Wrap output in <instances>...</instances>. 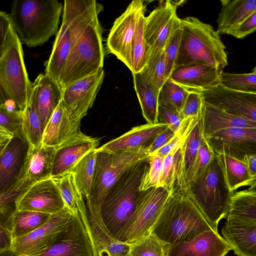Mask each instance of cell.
Instances as JSON below:
<instances>
[{
	"label": "cell",
	"instance_id": "d6986e66",
	"mask_svg": "<svg viewBox=\"0 0 256 256\" xmlns=\"http://www.w3.org/2000/svg\"><path fill=\"white\" fill-rule=\"evenodd\" d=\"M202 94L204 102L256 122V94L235 91L220 84Z\"/></svg>",
	"mask_w": 256,
	"mask_h": 256
},
{
	"label": "cell",
	"instance_id": "f546056e",
	"mask_svg": "<svg viewBox=\"0 0 256 256\" xmlns=\"http://www.w3.org/2000/svg\"><path fill=\"white\" fill-rule=\"evenodd\" d=\"M79 214L92 238L96 256H122L129 253L130 244L110 238L101 226L89 218L86 204L80 208Z\"/></svg>",
	"mask_w": 256,
	"mask_h": 256
},
{
	"label": "cell",
	"instance_id": "4316f807",
	"mask_svg": "<svg viewBox=\"0 0 256 256\" xmlns=\"http://www.w3.org/2000/svg\"><path fill=\"white\" fill-rule=\"evenodd\" d=\"M201 120L204 138L228 128H256L254 122L204 102Z\"/></svg>",
	"mask_w": 256,
	"mask_h": 256
},
{
	"label": "cell",
	"instance_id": "60d3db41",
	"mask_svg": "<svg viewBox=\"0 0 256 256\" xmlns=\"http://www.w3.org/2000/svg\"><path fill=\"white\" fill-rule=\"evenodd\" d=\"M53 179L59 188L65 206L73 214L78 213L79 208L85 200L75 186L72 172Z\"/></svg>",
	"mask_w": 256,
	"mask_h": 256
},
{
	"label": "cell",
	"instance_id": "30bf717a",
	"mask_svg": "<svg viewBox=\"0 0 256 256\" xmlns=\"http://www.w3.org/2000/svg\"><path fill=\"white\" fill-rule=\"evenodd\" d=\"M170 194L169 191L162 186L140 191L136 210L125 234L124 243L132 244L151 232Z\"/></svg>",
	"mask_w": 256,
	"mask_h": 256
},
{
	"label": "cell",
	"instance_id": "5b68a950",
	"mask_svg": "<svg viewBox=\"0 0 256 256\" xmlns=\"http://www.w3.org/2000/svg\"><path fill=\"white\" fill-rule=\"evenodd\" d=\"M180 22L182 39L174 69L204 64L223 72L228 65V56L218 32L210 24L193 16L180 18Z\"/></svg>",
	"mask_w": 256,
	"mask_h": 256
},
{
	"label": "cell",
	"instance_id": "44dd1931",
	"mask_svg": "<svg viewBox=\"0 0 256 256\" xmlns=\"http://www.w3.org/2000/svg\"><path fill=\"white\" fill-rule=\"evenodd\" d=\"M231 250L226 240L211 230L170 246L168 256H224Z\"/></svg>",
	"mask_w": 256,
	"mask_h": 256
},
{
	"label": "cell",
	"instance_id": "5bb4252c",
	"mask_svg": "<svg viewBox=\"0 0 256 256\" xmlns=\"http://www.w3.org/2000/svg\"><path fill=\"white\" fill-rule=\"evenodd\" d=\"M55 153V148L28 145L18 174L10 188L20 194L36 183L52 178Z\"/></svg>",
	"mask_w": 256,
	"mask_h": 256
},
{
	"label": "cell",
	"instance_id": "4fadbf2b",
	"mask_svg": "<svg viewBox=\"0 0 256 256\" xmlns=\"http://www.w3.org/2000/svg\"><path fill=\"white\" fill-rule=\"evenodd\" d=\"M104 72H98L78 80L62 89V102L74 124L80 127L82 119L92 106L102 84Z\"/></svg>",
	"mask_w": 256,
	"mask_h": 256
},
{
	"label": "cell",
	"instance_id": "6da1fadb",
	"mask_svg": "<svg viewBox=\"0 0 256 256\" xmlns=\"http://www.w3.org/2000/svg\"><path fill=\"white\" fill-rule=\"evenodd\" d=\"M149 168L150 156L136 163L120 177L96 212H88L89 218L116 241L124 243L125 234L136 206L140 187Z\"/></svg>",
	"mask_w": 256,
	"mask_h": 256
},
{
	"label": "cell",
	"instance_id": "603a6c76",
	"mask_svg": "<svg viewBox=\"0 0 256 256\" xmlns=\"http://www.w3.org/2000/svg\"><path fill=\"white\" fill-rule=\"evenodd\" d=\"M222 72L208 65H192L174 69L168 78L188 92H202L220 84Z\"/></svg>",
	"mask_w": 256,
	"mask_h": 256
},
{
	"label": "cell",
	"instance_id": "d4e9b609",
	"mask_svg": "<svg viewBox=\"0 0 256 256\" xmlns=\"http://www.w3.org/2000/svg\"><path fill=\"white\" fill-rule=\"evenodd\" d=\"M222 233L236 254L256 256V223L226 218Z\"/></svg>",
	"mask_w": 256,
	"mask_h": 256
},
{
	"label": "cell",
	"instance_id": "7402d4cb",
	"mask_svg": "<svg viewBox=\"0 0 256 256\" xmlns=\"http://www.w3.org/2000/svg\"><path fill=\"white\" fill-rule=\"evenodd\" d=\"M62 99V88L59 84L45 73L40 74L32 83L29 102L34 108L44 128Z\"/></svg>",
	"mask_w": 256,
	"mask_h": 256
},
{
	"label": "cell",
	"instance_id": "6f0895ef",
	"mask_svg": "<svg viewBox=\"0 0 256 256\" xmlns=\"http://www.w3.org/2000/svg\"><path fill=\"white\" fill-rule=\"evenodd\" d=\"M243 162L246 164L252 178L256 177V155L246 156Z\"/></svg>",
	"mask_w": 256,
	"mask_h": 256
},
{
	"label": "cell",
	"instance_id": "e575fe53",
	"mask_svg": "<svg viewBox=\"0 0 256 256\" xmlns=\"http://www.w3.org/2000/svg\"><path fill=\"white\" fill-rule=\"evenodd\" d=\"M96 149L83 156L70 172L75 186L84 200H87L90 192L97 153Z\"/></svg>",
	"mask_w": 256,
	"mask_h": 256
},
{
	"label": "cell",
	"instance_id": "3957f363",
	"mask_svg": "<svg viewBox=\"0 0 256 256\" xmlns=\"http://www.w3.org/2000/svg\"><path fill=\"white\" fill-rule=\"evenodd\" d=\"M211 230L213 229L184 188H178L170 193L151 232L172 246Z\"/></svg>",
	"mask_w": 256,
	"mask_h": 256
},
{
	"label": "cell",
	"instance_id": "7bdbcfd3",
	"mask_svg": "<svg viewBox=\"0 0 256 256\" xmlns=\"http://www.w3.org/2000/svg\"><path fill=\"white\" fill-rule=\"evenodd\" d=\"M170 247L150 232L130 244L129 254L132 256H168Z\"/></svg>",
	"mask_w": 256,
	"mask_h": 256
},
{
	"label": "cell",
	"instance_id": "6125c7cd",
	"mask_svg": "<svg viewBox=\"0 0 256 256\" xmlns=\"http://www.w3.org/2000/svg\"><path fill=\"white\" fill-rule=\"evenodd\" d=\"M132 256L131 254H130L129 253L126 254H125V255H124V256Z\"/></svg>",
	"mask_w": 256,
	"mask_h": 256
},
{
	"label": "cell",
	"instance_id": "8992f818",
	"mask_svg": "<svg viewBox=\"0 0 256 256\" xmlns=\"http://www.w3.org/2000/svg\"><path fill=\"white\" fill-rule=\"evenodd\" d=\"M184 189L212 228L218 232V224L227 216L234 192L228 186L216 154L203 172Z\"/></svg>",
	"mask_w": 256,
	"mask_h": 256
},
{
	"label": "cell",
	"instance_id": "74e56055",
	"mask_svg": "<svg viewBox=\"0 0 256 256\" xmlns=\"http://www.w3.org/2000/svg\"><path fill=\"white\" fill-rule=\"evenodd\" d=\"M189 92L168 78L158 94L159 106L180 114Z\"/></svg>",
	"mask_w": 256,
	"mask_h": 256
},
{
	"label": "cell",
	"instance_id": "9f6ffc18",
	"mask_svg": "<svg viewBox=\"0 0 256 256\" xmlns=\"http://www.w3.org/2000/svg\"><path fill=\"white\" fill-rule=\"evenodd\" d=\"M14 137V134L0 126V150L2 151Z\"/></svg>",
	"mask_w": 256,
	"mask_h": 256
},
{
	"label": "cell",
	"instance_id": "ab89813d",
	"mask_svg": "<svg viewBox=\"0 0 256 256\" xmlns=\"http://www.w3.org/2000/svg\"><path fill=\"white\" fill-rule=\"evenodd\" d=\"M140 74L159 94L161 88L168 80L166 74L164 50L159 54L150 56Z\"/></svg>",
	"mask_w": 256,
	"mask_h": 256
},
{
	"label": "cell",
	"instance_id": "836d02e7",
	"mask_svg": "<svg viewBox=\"0 0 256 256\" xmlns=\"http://www.w3.org/2000/svg\"><path fill=\"white\" fill-rule=\"evenodd\" d=\"M134 84L142 114L148 123L157 124L158 121V94L140 75L132 74Z\"/></svg>",
	"mask_w": 256,
	"mask_h": 256
},
{
	"label": "cell",
	"instance_id": "7dc6e473",
	"mask_svg": "<svg viewBox=\"0 0 256 256\" xmlns=\"http://www.w3.org/2000/svg\"><path fill=\"white\" fill-rule=\"evenodd\" d=\"M164 160V157L158 154L150 156V168L142 181L140 191L160 186Z\"/></svg>",
	"mask_w": 256,
	"mask_h": 256
},
{
	"label": "cell",
	"instance_id": "9c48e42d",
	"mask_svg": "<svg viewBox=\"0 0 256 256\" xmlns=\"http://www.w3.org/2000/svg\"><path fill=\"white\" fill-rule=\"evenodd\" d=\"M102 34V28L96 16L76 42L63 76L62 89L103 69L104 50Z\"/></svg>",
	"mask_w": 256,
	"mask_h": 256
},
{
	"label": "cell",
	"instance_id": "f6af8a7d",
	"mask_svg": "<svg viewBox=\"0 0 256 256\" xmlns=\"http://www.w3.org/2000/svg\"><path fill=\"white\" fill-rule=\"evenodd\" d=\"M182 35L180 18L177 16L174 20L170 34L164 49L166 74L168 79L174 69L175 62L180 45Z\"/></svg>",
	"mask_w": 256,
	"mask_h": 256
},
{
	"label": "cell",
	"instance_id": "8d00e7d4",
	"mask_svg": "<svg viewBox=\"0 0 256 256\" xmlns=\"http://www.w3.org/2000/svg\"><path fill=\"white\" fill-rule=\"evenodd\" d=\"M145 12L140 15L132 44V74L140 73L148 62L150 49L144 38Z\"/></svg>",
	"mask_w": 256,
	"mask_h": 256
},
{
	"label": "cell",
	"instance_id": "c3c4849f",
	"mask_svg": "<svg viewBox=\"0 0 256 256\" xmlns=\"http://www.w3.org/2000/svg\"><path fill=\"white\" fill-rule=\"evenodd\" d=\"M214 155L215 154L202 136L198 155L191 171L187 184L197 178L203 172Z\"/></svg>",
	"mask_w": 256,
	"mask_h": 256
},
{
	"label": "cell",
	"instance_id": "b9f144b4",
	"mask_svg": "<svg viewBox=\"0 0 256 256\" xmlns=\"http://www.w3.org/2000/svg\"><path fill=\"white\" fill-rule=\"evenodd\" d=\"M22 127L28 145L42 144L44 128L34 108L30 102L23 112Z\"/></svg>",
	"mask_w": 256,
	"mask_h": 256
},
{
	"label": "cell",
	"instance_id": "bcb514c9",
	"mask_svg": "<svg viewBox=\"0 0 256 256\" xmlns=\"http://www.w3.org/2000/svg\"><path fill=\"white\" fill-rule=\"evenodd\" d=\"M23 112L0 104V126L27 142L23 132Z\"/></svg>",
	"mask_w": 256,
	"mask_h": 256
},
{
	"label": "cell",
	"instance_id": "9a60e30c",
	"mask_svg": "<svg viewBox=\"0 0 256 256\" xmlns=\"http://www.w3.org/2000/svg\"><path fill=\"white\" fill-rule=\"evenodd\" d=\"M38 256H96L92 238L79 212L73 215L55 242Z\"/></svg>",
	"mask_w": 256,
	"mask_h": 256
},
{
	"label": "cell",
	"instance_id": "ba28073f",
	"mask_svg": "<svg viewBox=\"0 0 256 256\" xmlns=\"http://www.w3.org/2000/svg\"><path fill=\"white\" fill-rule=\"evenodd\" d=\"M22 44L11 25L0 52V88L18 110L24 112L30 99L32 83L26 70Z\"/></svg>",
	"mask_w": 256,
	"mask_h": 256
},
{
	"label": "cell",
	"instance_id": "11a10c76",
	"mask_svg": "<svg viewBox=\"0 0 256 256\" xmlns=\"http://www.w3.org/2000/svg\"><path fill=\"white\" fill-rule=\"evenodd\" d=\"M0 226V254H1L11 250L14 238L10 228L2 225Z\"/></svg>",
	"mask_w": 256,
	"mask_h": 256
},
{
	"label": "cell",
	"instance_id": "f5cc1de1",
	"mask_svg": "<svg viewBox=\"0 0 256 256\" xmlns=\"http://www.w3.org/2000/svg\"><path fill=\"white\" fill-rule=\"evenodd\" d=\"M176 134L169 127L162 132L146 146V150L150 156L169 142Z\"/></svg>",
	"mask_w": 256,
	"mask_h": 256
},
{
	"label": "cell",
	"instance_id": "4dcf8cb0",
	"mask_svg": "<svg viewBox=\"0 0 256 256\" xmlns=\"http://www.w3.org/2000/svg\"><path fill=\"white\" fill-rule=\"evenodd\" d=\"M202 138L201 118L184 136L181 146L180 182L182 188L188 184L197 158Z\"/></svg>",
	"mask_w": 256,
	"mask_h": 256
},
{
	"label": "cell",
	"instance_id": "816d5d0a",
	"mask_svg": "<svg viewBox=\"0 0 256 256\" xmlns=\"http://www.w3.org/2000/svg\"><path fill=\"white\" fill-rule=\"evenodd\" d=\"M256 31V12L248 17L230 35L237 38H244Z\"/></svg>",
	"mask_w": 256,
	"mask_h": 256
},
{
	"label": "cell",
	"instance_id": "681fc988",
	"mask_svg": "<svg viewBox=\"0 0 256 256\" xmlns=\"http://www.w3.org/2000/svg\"><path fill=\"white\" fill-rule=\"evenodd\" d=\"M204 100L202 92H189L180 114L182 121L190 118L202 116Z\"/></svg>",
	"mask_w": 256,
	"mask_h": 256
},
{
	"label": "cell",
	"instance_id": "f35d334b",
	"mask_svg": "<svg viewBox=\"0 0 256 256\" xmlns=\"http://www.w3.org/2000/svg\"><path fill=\"white\" fill-rule=\"evenodd\" d=\"M182 143L164 157L160 186L166 188L170 193L176 188H181L180 163Z\"/></svg>",
	"mask_w": 256,
	"mask_h": 256
},
{
	"label": "cell",
	"instance_id": "cb8c5ba5",
	"mask_svg": "<svg viewBox=\"0 0 256 256\" xmlns=\"http://www.w3.org/2000/svg\"><path fill=\"white\" fill-rule=\"evenodd\" d=\"M168 128L164 124H146L132 128L118 138L96 148L97 150L110 152L126 150L150 144L162 132Z\"/></svg>",
	"mask_w": 256,
	"mask_h": 256
},
{
	"label": "cell",
	"instance_id": "83f0119b",
	"mask_svg": "<svg viewBox=\"0 0 256 256\" xmlns=\"http://www.w3.org/2000/svg\"><path fill=\"white\" fill-rule=\"evenodd\" d=\"M216 20L219 34H229L256 12V0H222Z\"/></svg>",
	"mask_w": 256,
	"mask_h": 256
},
{
	"label": "cell",
	"instance_id": "ffe728a7",
	"mask_svg": "<svg viewBox=\"0 0 256 256\" xmlns=\"http://www.w3.org/2000/svg\"><path fill=\"white\" fill-rule=\"evenodd\" d=\"M99 143V139L87 136L80 130L56 147L52 178L70 172L83 156L98 148Z\"/></svg>",
	"mask_w": 256,
	"mask_h": 256
},
{
	"label": "cell",
	"instance_id": "f907efd6",
	"mask_svg": "<svg viewBox=\"0 0 256 256\" xmlns=\"http://www.w3.org/2000/svg\"><path fill=\"white\" fill-rule=\"evenodd\" d=\"M158 121L167 124L176 134L178 132L182 123L179 114L161 106L158 108Z\"/></svg>",
	"mask_w": 256,
	"mask_h": 256
},
{
	"label": "cell",
	"instance_id": "277c9868",
	"mask_svg": "<svg viewBox=\"0 0 256 256\" xmlns=\"http://www.w3.org/2000/svg\"><path fill=\"white\" fill-rule=\"evenodd\" d=\"M63 7L58 0H14L10 16L22 44L34 48L56 35Z\"/></svg>",
	"mask_w": 256,
	"mask_h": 256
},
{
	"label": "cell",
	"instance_id": "2e32d148",
	"mask_svg": "<svg viewBox=\"0 0 256 256\" xmlns=\"http://www.w3.org/2000/svg\"><path fill=\"white\" fill-rule=\"evenodd\" d=\"M215 154H224L242 161L256 155V128H228L204 138Z\"/></svg>",
	"mask_w": 256,
	"mask_h": 256
},
{
	"label": "cell",
	"instance_id": "f1b7e54d",
	"mask_svg": "<svg viewBox=\"0 0 256 256\" xmlns=\"http://www.w3.org/2000/svg\"><path fill=\"white\" fill-rule=\"evenodd\" d=\"M80 130V127L70 120L61 101L45 127L42 145L56 148Z\"/></svg>",
	"mask_w": 256,
	"mask_h": 256
},
{
	"label": "cell",
	"instance_id": "8fae6325",
	"mask_svg": "<svg viewBox=\"0 0 256 256\" xmlns=\"http://www.w3.org/2000/svg\"><path fill=\"white\" fill-rule=\"evenodd\" d=\"M72 212L65 206L52 214L44 224L30 233L14 238L12 252L16 256H38L49 248L70 222Z\"/></svg>",
	"mask_w": 256,
	"mask_h": 256
},
{
	"label": "cell",
	"instance_id": "ee69618b",
	"mask_svg": "<svg viewBox=\"0 0 256 256\" xmlns=\"http://www.w3.org/2000/svg\"><path fill=\"white\" fill-rule=\"evenodd\" d=\"M220 84L235 91L256 94V74H234L222 72Z\"/></svg>",
	"mask_w": 256,
	"mask_h": 256
},
{
	"label": "cell",
	"instance_id": "d6a6232c",
	"mask_svg": "<svg viewBox=\"0 0 256 256\" xmlns=\"http://www.w3.org/2000/svg\"><path fill=\"white\" fill-rule=\"evenodd\" d=\"M226 218L256 223V192L246 190L234 192Z\"/></svg>",
	"mask_w": 256,
	"mask_h": 256
},
{
	"label": "cell",
	"instance_id": "db71d44e",
	"mask_svg": "<svg viewBox=\"0 0 256 256\" xmlns=\"http://www.w3.org/2000/svg\"><path fill=\"white\" fill-rule=\"evenodd\" d=\"M0 52L4 50L8 38L10 27L12 25L10 14L5 12H0Z\"/></svg>",
	"mask_w": 256,
	"mask_h": 256
},
{
	"label": "cell",
	"instance_id": "7a4b0ae2",
	"mask_svg": "<svg viewBox=\"0 0 256 256\" xmlns=\"http://www.w3.org/2000/svg\"><path fill=\"white\" fill-rule=\"evenodd\" d=\"M62 24L49 58L44 62L45 74L60 86L70 58L78 38L94 18L104 10L94 0H64Z\"/></svg>",
	"mask_w": 256,
	"mask_h": 256
},
{
	"label": "cell",
	"instance_id": "91938a15",
	"mask_svg": "<svg viewBox=\"0 0 256 256\" xmlns=\"http://www.w3.org/2000/svg\"><path fill=\"white\" fill-rule=\"evenodd\" d=\"M0 256H16L12 252V250H9V251L5 252L0 254Z\"/></svg>",
	"mask_w": 256,
	"mask_h": 256
},
{
	"label": "cell",
	"instance_id": "484cf974",
	"mask_svg": "<svg viewBox=\"0 0 256 256\" xmlns=\"http://www.w3.org/2000/svg\"><path fill=\"white\" fill-rule=\"evenodd\" d=\"M28 144L15 136L0 152V190L4 192L15 182L24 162Z\"/></svg>",
	"mask_w": 256,
	"mask_h": 256
},
{
	"label": "cell",
	"instance_id": "52a82bcc",
	"mask_svg": "<svg viewBox=\"0 0 256 256\" xmlns=\"http://www.w3.org/2000/svg\"><path fill=\"white\" fill-rule=\"evenodd\" d=\"M146 148L144 146L114 152L96 149L90 192L85 200L88 213L94 214L98 211L110 189L126 171L150 156Z\"/></svg>",
	"mask_w": 256,
	"mask_h": 256
},
{
	"label": "cell",
	"instance_id": "94428289",
	"mask_svg": "<svg viewBox=\"0 0 256 256\" xmlns=\"http://www.w3.org/2000/svg\"><path fill=\"white\" fill-rule=\"evenodd\" d=\"M252 72L256 74V66L252 70Z\"/></svg>",
	"mask_w": 256,
	"mask_h": 256
},
{
	"label": "cell",
	"instance_id": "1f68e13d",
	"mask_svg": "<svg viewBox=\"0 0 256 256\" xmlns=\"http://www.w3.org/2000/svg\"><path fill=\"white\" fill-rule=\"evenodd\" d=\"M51 216L46 213L16 210L6 224H0L10 228L14 238L25 236L42 226Z\"/></svg>",
	"mask_w": 256,
	"mask_h": 256
},
{
	"label": "cell",
	"instance_id": "7c38bea8",
	"mask_svg": "<svg viewBox=\"0 0 256 256\" xmlns=\"http://www.w3.org/2000/svg\"><path fill=\"white\" fill-rule=\"evenodd\" d=\"M146 9L143 1L132 0L115 20L106 40L108 52L123 62L131 72L132 41L140 15Z\"/></svg>",
	"mask_w": 256,
	"mask_h": 256
},
{
	"label": "cell",
	"instance_id": "ac0fdd59",
	"mask_svg": "<svg viewBox=\"0 0 256 256\" xmlns=\"http://www.w3.org/2000/svg\"><path fill=\"white\" fill-rule=\"evenodd\" d=\"M16 204V210L50 214L66 206L59 188L52 178L36 183L20 194Z\"/></svg>",
	"mask_w": 256,
	"mask_h": 256
},
{
	"label": "cell",
	"instance_id": "e0dca14e",
	"mask_svg": "<svg viewBox=\"0 0 256 256\" xmlns=\"http://www.w3.org/2000/svg\"><path fill=\"white\" fill-rule=\"evenodd\" d=\"M178 5V2L160 1L158 6L145 17L144 35L150 49V58L164 51L178 16L176 8Z\"/></svg>",
	"mask_w": 256,
	"mask_h": 256
},
{
	"label": "cell",
	"instance_id": "680465c9",
	"mask_svg": "<svg viewBox=\"0 0 256 256\" xmlns=\"http://www.w3.org/2000/svg\"><path fill=\"white\" fill-rule=\"evenodd\" d=\"M247 186L249 188L247 189L250 191L256 192V177L252 178L248 182Z\"/></svg>",
	"mask_w": 256,
	"mask_h": 256
},
{
	"label": "cell",
	"instance_id": "d590c367",
	"mask_svg": "<svg viewBox=\"0 0 256 256\" xmlns=\"http://www.w3.org/2000/svg\"><path fill=\"white\" fill-rule=\"evenodd\" d=\"M216 155L230 190L234 192L241 186H247L252 178L245 163L224 154Z\"/></svg>",
	"mask_w": 256,
	"mask_h": 256
}]
</instances>
